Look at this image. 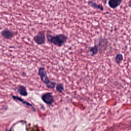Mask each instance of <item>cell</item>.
Segmentation results:
<instances>
[{"instance_id":"obj_2","label":"cell","mask_w":131,"mask_h":131,"mask_svg":"<svg viewBox=\"0 0 131 131\" xmlns=\"http://www.w3.org/2000/svg\"><path fill=\"white\" fill-rule=\"evenodd\" d=\"M38 74L40 77V80L46 85L47 88L51 89H53L54 88H55L56 83L49 79V77H48L46 71L43 67H40L38 69Z\"/></svg>"},{"instance_id":"obj_7","label":"cell","mask_w":131,"mask_h":131,"mask_svg":"<svg viewBox=\"0 0 131 131\" xmlns=\"http://www.w3.org/2000/svg\"><path fill=\"white\" fill-rule=\"evenodd\" d=\"M1 35L5 38H6V39H10L11 38H12L14 35V33L11 31L10 30L7 29H6L5 30H4L2 33H1Z\"/></svg>"},{"instance_id":"obj_12","label":"cell","mask_w":131,"mask_h":131,"mask_svg":"<svg viewBox=\"0 0 131 131\" xmlns=\"http://www.w3.org/2000/svg\"><path fill=\"white\" fill-rule=\"evenodd\" d=\"M123 55L122 54H120V53L117 54L115 57V60L118 64H120L121 63V62L123 60Z\"/></svg>"},{"instance_id":"obj_3","label":"cell","mask_w":131,"mask_h":131,"mask_svg":"<svg viewBox=\"0 0 131 131\" xmlns=\"http://www.w3.org/2000/svg\"><path fill=\"white\" fill-rule=\"evenodd\" d=\"M43 102L47 105H50L54 102V98L51 93H45L42 94L41 96Z\"/></svg>"},{"instance_id":"obj_1","label":"cell","mask_w":131,"mask_h":131,"mask_svg":"<svg viewBox=\"0 0 131 131\" xmlns=\"http://www.w3.org/2000/svg\"><path fill=\"white\" fill-rule=\"evenodd\" d=\"M47 38L49 42L57 47H61L68 39V37L63 34L52 35L49 33L47 34Z\"/></svg>"},{"instance_id":"obj_8","label":"cell","mask_w":131,"mask_h":131,"mask_svg":"<svg viewBox=\"0 0 131 131\" xmlns=\"http://www.w3.org/2000/svg\"><path fill=\"white\" fill-rule=\"evenodd\" d=\"M107 44V39L105 38H101L99 41V43H98V46L99 49V50H102L103 49L105 50Z\"/></svg>"},{"instance_id":"obj_11","label":"cell","mask_w":131,"mask_h":131,"mask_svg":"<svg viewBox=\"0 0 131 131\" xmlns=\"http://www.w3.org/2000/svg\"><path fill=\"white\" fill-rule=\"evenodd\" d=\"M99 51V49L98 45H96L90 49V51L91 52V54L92 56L96 55L98 53Z\"/></svg>"},{"instance_id":"obj_9","label":"cell","mask_w":131,"mask_h":131,"mask_svg":"<svg viewBox=\"0 0 131 131\" xmlns=\"http://www.w3.org/2000/svg\"><path fill=\"white\" fill-rule=\"evenodd\" d=\"M17 91L18 93L23 96H27L28 95V92L26 87L23 85H19L17 88Z\"/></svg>"},{"instance_id":"obj_10","label":"cell","mask_w":131,"mask_h":131,"mask_svg":"<svg viewBox=\"0 0 131 131\" xmlns=\"http://www.w3.org/2000/svg\"><path fill=\"white\" fill-rule=\"evenodd\" d=\"M13 99H15V100H17V101H20V102H21L23 104H25V105H26V106H29L31 107L32 108H34V107H33V106L31 104H30V103L28 102L27 101H25L24 100L22 99H21V98H20V97H17V96H13ZM34 109H35V108H34Z\"/></svg>"},{"instance_id":"obj_6","label":"cell","mask_w":131,"mask_h":131,"mask_svg":"<svg viewBox=\"0 0 131 131\" xmlns=\"http://www.w3.org/2000/svg\"><path fill=\"white\" fill-rule=\"evenodd\" d=\"M88 4L89 5V6H90L91 7L94 9L100 10V11H103L104 10L103 6L102 5L97 4L96 3H95L93 1H88Z\"/></svg>"},{"instance_id":"obj_5","label":"cell","mask_w":131,"mask_h":131,"mask_svg":"<svg viewBox=\"0 0 131 131\" xmlns=\"http://www.w3.org/2000/svg\"><path fill=\"white\" fill-rule=\"evenodd\" d=\"M122 3V0H108V5L112 9L118 7Z\"/></svg>"},{"instance_id":"obj_13","label":"cell","mask_w":131,"mask_h":131,"mask_svg":"<svg viewBox=\"0 0 131 131\" xmlns=\"http://www.w3.org/2000/svg\"><path fill=\"white\" fill-rule=\"evenodd\" d=\"M55 88H56V91L59 93H62L63 91H64L63 85L61 83H56V84L55 85Z\"/></svg>"},{"instance_id":"obj_4","label":"cell","mask_w":131,"mask_h":131,"mask_svg":"<svg viewBox=\"0 0 131 131\" xmlns=\"http://www.w3.org/2000/svg\"><path fill=\"white\" fill-rule=\"evenodd\" d=\"M34 42L39 45H43L45 43V33L44 31H39L38 34L35 35L33 37Z\"/></svg>"}]
</instances>
